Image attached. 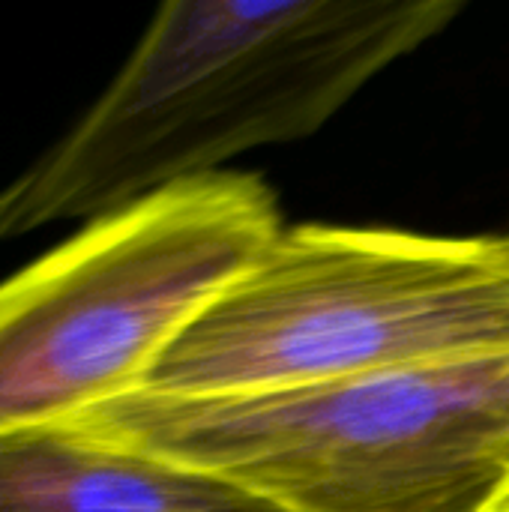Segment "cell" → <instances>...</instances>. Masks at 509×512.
Returning <instances> with one entry per match:
<instances>
[{"label": "cell", "mask_w": 509, "mask_h": 512, "mask_svg": "<svg viewBox=\"0 0 509 512\" xmlns=\"http://www.w3.org/2000/svg\"><path fill=\"white\" fill-rule=\"evenodd\" d=\"M456 15V0H168L78 123L0 189V243L303 141Z\"/></svg>", "instance_id": "6da1fadb"}, {"label": "cell", "mask_w": 509, "mask_h": 512, "mask_svg": "<svg viewBox=\"0 0 509 512\" xmlns=\"http://www.w3.org/2000/svg\"><path fill=\"white\" fill-rule=\"evenodd\" d=\"M63 426L285 512H492L509 492V354L243 399L129 390Z\"/></svg>", "instance_id": "7a4b0ae2"}, {"label": "cell", "mask_w": 509, "mask_h": 512, "mask_svg": "<svg viewBox=\"0 0 509 512\" xmlns=\"http://www.w3.org/2000/svg\"><path fill=\"white\" fill-rule=\"evenodd\" d=\"M509 354V237L297 225L216 294L138 390L243 399Z\"/></svg>", "instance_id": "3957f363"}, {"label": "cell", "mask_w": 509, "mask_h": 512, "mask_svg": "<svg viewBox=\"0 0 509 512\" xmlns=\"http://www.w3.org/2000/svg\"><path fill=\"white\" fill-rule=\"evenodd\" d=\"M282 234L252 174H210L81 225L0 279V435L138 390L168 342Z\"/></svg>", "instance_id": "277c9868"}, {"label": "cell", "mask_w": 509, "mask_h": 512, "mask_svg": "<svg viewBox=\"0 0 509 512\" xmlns=\"http://www.w3.org/2000/svg\"><path fill=\"white\" fill-rule=\"evenodd\" d=\"M0 512H285L264 498L66 426L0 435Z\"/></svg>", "instance_id": "5b68a950"}, {"label": "cell", "mask_w": 509, "mask_h": 512, "mask_svg": "<svg viewBox=\"0 0 509 512\" xmlns=\"http://www.w3.org/2000/svg\"><path fill=\"white\" fill-rule=\"evenodd\" d=\"M492 512H509V492L501 498V501H498V507H495Z\"/></svg>", "instance_id": "8992f818"}, {"label": "cell", "mask_w": 509, "mask_h": 512, "mask_svg": "<svg viewBox=\"0 0 509 512\" xmlns=\"http://www.w3.org/2000/svg\"><path fill=\"white\" fill-rule=\"evenodd\" d=\"M507 237H509V234H507Z\"/></svg>", "instance_id": "52a82bcc"}]
</instances>
